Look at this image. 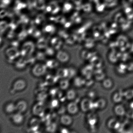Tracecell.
Returning a JSON list of instances; mask_svg holds the SVG:
<instances>
[{
	"instance_id": "9",
	"label": "cell",
	"mask_w": 133,
	"mask_h": 133,
	"mask_svg": "<svg viewBox=\"0 0 133 133\" xmlns=\"http://www.w3.org/2000/svg\"><path fill=\"white\" fill-rule=\"evenodd\" d=\"M119 122L118 120L115 118H111L108 121V127L110 129L116 130L119 127Z\"/></svg>"
},
{
	"instance_id": "13",
	"label": "cell",
	"mask_w": 133,
	"mask_h": 133,
	"mask_svg": "<svg viewBox=\"0 0 133 133\" xmlns=\"http://www.w3.org/2000/svg\"><path fill=\"white\" fill-rule=\"evenodd\" d=\"M103 87L106 89H110L113 85L112 79L110 78H105L102 81Z\"/></svg>"
},
{
	"instance_id": "6",
	"label": "cell",
	"mask_w": 133,
	"mask_h": 133,
	"mask_svg": "<svg viewBox=\"0 0 133 133\" xmlns=\"http://www.w3.org/2000/svg\"><path fill=\"white\" fill-rule=\"evenodd\" d=\"M16 107L17 112L23 113L27 110L28 104L25 100H21L16 104Z\"/></svg>"
},
{
	"instance_id": "15",
	"label": "cell",
	"mask_w": 133,
	"mask_h": 133,
	"mask_svg": "<svg viewBox=\"0 0 133 133\" xmlns=\"http://www.w3.org/2000/svg\"><path fill=\"white\" fill-rule=\"evenodd\" d=\"M95 79L98 81H103L105 79V73L103 70L98 69L96 71H94L93 74Z\"/></svg>"
},
{
	"instance_id": "11",
	"label": "cell",
	"mask_w": 133,
	"mask_h": 133,
	"mask_svg": "<svg viewBox=\"0 0 133 133\" xmlns=\"http://www.w3.org/2000/svg\"><path fill=\"white\" fill-rule=\"evenodd\" d=\"M86 79L82 77H76L74 78V84L75 87L80 88L85 85Z\"/></svg>"
},
{
	"instance_id": "8",
	"label": "cell",
	"mask_w": 133,
	"mask_h": 133,
	"mask_svg": "<svg viewBox=\"0 0 133 133\" xmlns=\"http://www.w3.org/2000/svg\"><path fill=\"white\" fill-rule=\"evenodd\" d=\"M114 113L118 116H122L126 113L125 109L124 106L121 104H118L114 108Z\"/></svg>"
},
{
	"instance_id": "2",
	"label": "cell",
	"mask_w": 133,
	"mask_h": 133,
	"mask_svg": "<svg viewBox=\"0 0 133 133\" xmlns=\"http://www.w3.org/2000/svg\"><path fill=\"white\" fill-rule=\"evenodd\" d=\"M46 68L43 65L39 64L35 66L32 69V72L35 76L40 77L43 75L46 71Z\"/></svg>"
},
{
	"instance_id": "10",
	"label": "cell",
	"mask_w": 133,
	"mask_h": 133,
	"mask_svg": "<svg viewBox=\"0 0 133 133\" xmlns=\"http://www.w3.org/2000/svg\"><path fill=\"white\" fill-rule=\"evenodd\" d=\"M12 119L14 123L19 125L23 122L24 120V117L22 113L17 112L13 115Z\"/></svg>"
},
{
	"instance_id": "1",
	"label": "cell",
	"mask_w": 133,
	"mask_h": 133,
	"mask_svg": "<svg viewBox=\"0 0 133 133\" xmlns=\"http://www.w3.org/2000/svg\"><path fill=\"white\" fill-rule=\"evenodd\" d=\"M81 110L84 112H88L95 109L94 102L88 97L83 99L80 102Z\"/></svg>"
},
{
	"instance_id": "16",
	"label": "cell",
	"mask_w": 133,
	"mask_h": 133,
	"mask_svg": "<svg viewBox=\"0 0 133 133\" xmlns=\"http://www.w3.org/2000/svg\"><path fill=\"white\" fill-rule=\"evenodd\" d=\"M97 116L94 113H91L87 118V122L90 125H94L97 123Z\"/></svg>"
},
{
	"instance_id": "12",
	"label": "cell",
	"mask_w": 133,
	"mask_h": 133,
	"mask_svg": "<svg viewBox=\"0 0 133 133\" xmlns=\"http://www.w3.org/2000/svg\"><path fill=\"white\" fill-rule=\"evenodd\" d=\"M76 91L74 89H70L68 90L66 92V97L67 99L70 101H73L76 97Z\"/></svg>"
},
{
	"instance_id": "17",
	"label": "cell",
	"mask_w": 133,
	"mask_h": 133,
	"mask_svg": "<svg viewBox=\"0 0 133 133\" xmlns=\"http://www.w3.org/2000/svg\"><path fill=\"white\" fill-rule=\"evenodd\" d=\"M5 110L6 112L9 114L14 113L16 111V104L12 102L9 103L5 107Z\"/></svg>"
},
{
	"instance_id": "18",
	"label": "cell",
	"mask_w": 133,
	"mask_h": 133,
	"mask_svg": "<svg viewBox=\"0 0 133 133\" xmlns=\"http://www.w3.org/2000/svg\"><path fill=\"white\" fill-rule=\"evenodd\" d=\"M70 85V82L67 78L62 79L59 82V87L61 89L65 90L69 88Z\"/></svg>"
},
{
	"instance_id": "3",
	"label": "cell",
	"mask_w": 133,
	"mask_h": 133,
	"mask_svg": "<svg viewBox=\"0 0 133 133\" xmlns=\"http://www.w3.org/2000/svg\"><path fill=\"white\" fill-rule=\"evenodd\" d=\"M79 109V106L77 103L74 101H71L69 103L66 107V110L71 115L76 114L78 112Z\"/></svg>"
},
{
	"instance_id": "19",
	"label": "cell",
	"mask_w": 133,
	"mask_h": 133,
	"mask_svg": "<svg viewBox=\"0 0 133 133\" xmlns=\"http://www.w3.org/2000/svg\"><path fill=\"white\" fill-rule=\"evenodd\" d=\"M68 69V78L72 77L76 75V70L73 68H69Z\"/></svg>"
},
{
	"instance_id": "5",
	"label": "cell",
	"mask_w": 133,
	"mask_h": 133,
	"mask_svg": "<svg viewBox=\"0 0 133 133\" xmlns=\"http://www.w3.org/2000/svg\"><path fill=\"white\" fill-rule=\"evenodd\" d=\"M73 118L70 115L64 114L62 115L60 118V122L63 125L68 126H70L73 122Z\"/></svg>"
},
{
	"instance_id": "7",
	"label": "cell",
	"mask_w": 133,
	"mask_h": 133,
	"mask_svg": "<svg viewBox=\"0 0 133 133\" xmlns=\"http://www.w3.org/2000/svg\"><path fill=\"white\" fill-rule=\"evenodd\" d=\"M106 100L103 97L99 98L94 102L95 109L102 110L107 105Z\"/></svg>"
},
{
	"instance_id": "4",
	"label": "cell",
	"mask_w": 133,
	"mask_h": 133,
	"mask_svg": "<svg viewBox=\"0 0 133 133\" xmlns=\"http://www.w3.org/2000/svg\"><path fill=\"white\" fill-rule=\"evenodd\" d=\"M26 85L24 79H19L14 82L13 85V89L16 91H21L26 88Z\"/></svg>"
},
{
	"instance_id": "14",
	"label": "cell",
	"mask_w": 133,
	"mask_h": 133,
	"mask_svg": "<svg viewBox=\"0 0 133 133\" xmlns=\"http://www.w3.org/2000/svg\"><path fill=\"white\" fill-rule=\"evenodd\" d=\"M124 96V94L122 92H116L113 96V101L116 103L119 104L123 99Z\"/></svg>"
}]
</instances>
